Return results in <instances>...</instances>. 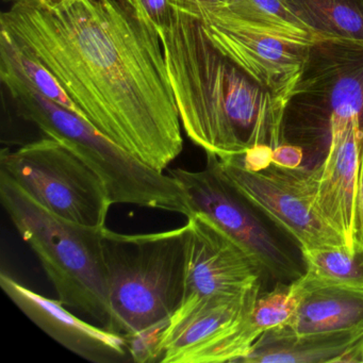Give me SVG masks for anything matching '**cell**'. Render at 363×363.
I'll use <instances>...</instances> for the list:
<instances>
[{
  "label": "cell",
  "mask_w": 363,
  "mask_h": 363,
  "mask_svg": "<svg viewBox=\"0 0 363 363\" xmlns=\"http://www.w3.org/2000/svg\"><path fill=\"white\" fill-rule=\"evenodd\" d=\"M0 27L60 82L84 118L164 172L182 154L179 112L158 31L128 0L16 4Z\"/></svg>",
  "instance_id": "1"
},
{
  "label": "cell",
  "mask_w": 363,
  "mask_h": 363,
  "mask_svg": "<svg viewBox=\"0 0 363 363\" xmlns=\"http://www.w3.org/2000/svg\"><path fill=\"white\" fill-rule=\"evenodd\" d=\"M158 33L180 123L195 145L226 159L281 144L288 105L223 55L201 20L174 9Z\"/></svg>",
  "instance_id": "2"
},
{
  "label": "cell",
  "mask_w": 363,
  "mask_h": 363,
  "mask_svg": "<svg viewBox=\"0 0 363 363\" xmlns=\"http://www.w3.org/2000/svg\"><path fill=\"white\" fill-rule=\"evenodd\" d=\"M0 199L21 237L37 254L59 299L111 330L104 227L84 226L52 213L1 172Z\"/></svg>",
  "instance_id": "3"
},
{
  "label": "cell",
  "mask_w": 363,
  "mask_h": 363,
  "mask_svg": "<svg viewBox=\"0 0 363 363\" xmlns=\"http://www.w3.org/2000/svg\"><path fill=\"white\" fill-rule=\"evenodd\" d=\"M188 225L124 235L104 227L111 330L129 337L169 323L184 292Z\"/></svg>",
  "instance_id": "4"
},
{
  "label": "cell",
  "mask_w": 363,
  "mask_h": 363,
  "mask_svg": "<svg viewBox=\"0 0 363 363\" xmlns=\"http://www.w3.org/2000/svg\"><path fill=\"white\" fill-rule=\"evenodd\" d=\"M16 112L46 137L67 146L101 178L113 203H130L192 214L188 196L172 175L131 156L90 122L46 97L18 86H7Z\"/></svg>",
  "instance_id": "5"
},
{
  "label": "cell",
  "mask_w": 363,
  "mask_h": 363,
  "mask_svg": "<svg viewBox=\"0 0 363 363\" xmlns=\"http://www.w3.org/2000/svg\"><path fill=\"white\" fill-rule=\"evenodd\" d=\"M206 155L203 171L169 169L184 188L192 213L207 216L243 250L260 272L264 288L267 284H291L301 278L305 264L296 244L226 179L218 157Z\"/></svg>",
  "instance_id": "6"
},
{
  "label": "cell",
  "mask_w": 363,
  "mask_h": 363,
  "mask_svg": "<svg viewBox=\"0 0 363 363\" xmlns=\"http://www.w3.org/2000/svg\"><path fill=\"white\" fill-rule=\"evenodd\" d=\"M0 172L52 213L84 226H106L113 203L105 182L57 140L45 135L1 150Z\"/></svg>",
  "instance_id": "7"
},
{
  "label": "cell",
  "mask_w": 363,
  "mask_h": 363,
  "mask_svg": "<svg viewBox=\"0 0 363 363\" xmlns=\"http://www.w3.org/2000/svg\"><path fill=\"white\" fill-rule=\"evenodd\" d=\"M218 163L226 179L301 252L348 247L345 239L325 220L316 206L320 164L313 169H289L272 163L267 169L255 172L233 158H218Z\"/></svg>",
  "instance_id": "8"
},
{
  "label": "cell",
  "mask_w": 363,
  "mask_h": 363,
  "mask_svg": "<svg viewBox=\"0 0 363 363\" xmlns=\"http://www.w3.org/2000/svg\"><path fill=\"white\" fill-rule=\"evenodd\" d=\"M201 21L208 39L223 55L289 105L314 43L276 35L223 8L206 12Z\"/></svg>",
  "instance_id": "9"
},
{
  "label": "cell",
  "mask_w": 363,
  "mask_h": 363,
  "mask_svg": "<svg viewBox=\"0 0 363 363\" xmlns=\"http://www.w3.org/2000/svg\"><path fill=\"white\" fill-rule=\"evenodd\" d=\"M186 225L184 292L180 306L240 296L259 284L264 288L256 265L210 218L194 212Z\"/></svg>",
  "instance_id": "10"
},
{
  "label": "cell",
  "mask_w": 363,
  "mask_h": 363,
  "mask_svg": "<svg viewBox=\"0 0 363 363\" xmlns=\"http://www.w3.org/2000/svg\"><path fill=\"white\" fill-rule=\"evenodd\" d=\"M290 103L299 104L328 128L331 118H359L363 128V44L337 40L312 44Z\"/></svg>",
  "instance_id": "11"
},
{
  "label": "cell",
  "mask_w": 363,
  "mask_h": 363,
  "mask_svg": "<svg viewBox=\"0 0 363 363\" xmlns=\"http://www.w3.org/2000/svg\"><path fill=\"white\" fill-rule=\"evenodd\" d=\"M0 286L31 322L84 360L94 363L133 361L126 335L80 320L60 299L43 296L4 272L0 274Z\"/></svg>",
  "instance_id": "12"
},
{
  "label": "cell",
  "mask_w": 363,
  "mask_h": 363,
  "mask_svg": "<svg viewBox=\"0 0 363 363\" xmlns=\"http://www.w3.org/2000/svg\"><path fill=\"white\" fill-rule=\"evenodd\" d=\"M262 290L259 284L240 296L179 306L161 335L159 362L201 363L203 354L252 309Z\"/></svg>",
  "instance_id": "13"
},
{
  "label": "cell",
  "mask_w": 363,
  "mask_h": 363,
  "mask_svg": "<svg viewBox=\"0 0 363 363\" xmlns=\"http://www.w3.org/2000/svg\"><path fill=\"white\" fill-rule=\"evenodd\" d=\"M329 147L320 164L316 206L327 223L354 250V216L363 128L359 118H331Z\"/></svg>",
  "instance_id": "14"
},
{
  "label": "cell",
  "mask_w": 363,
  "mask_h": 363,
  "mask_svg": "<svg viewBox=\"0 0 363 363\" xmlns=\"http://www.w3.org/2000/svg\"><path fill=\"white\" fill-rule=\"evenodd\" d=\"M238 362H363V329L298 335L281 325L265 331Z\"/></svg>",
  "instance_id": "15"
},
{
  "label": "cell",
  "mask_w": 363,
  "mask_h": 363,
  "mask_svg": "<svg viewBox=\"0 0 363 363\" xmlns=\"http://www.w3.org/2000/svg\"><path fill=\"white\" fill-rule=\"evenodd\" d=\"M297 295L286 326L298 335L363 329V292L309 281L292 282Z\"/></svg>",
  "instance_id": "16"
},
{
  "label": "cell",
  "mask_w": 363,
  "mask_h": 363,
  "mask_svg": "<svg viewBox=\"0 0 363 363\" xmlns=\"http://www.w3.org/2000/svg\"><path fill=\"white\" fill-rule=\"evenodd\" d=\"M320 40L363 44V0H282Z\"/></svg>",
  "instance_id": "17"
},
{
  "label": "cell",
  "mask_w": 363,
  "mask_h": 363,
  "mask_svg": "<svg viewBox=\"0 0 363 363\" xmlns=\"http://www.w3.org/2000/svg\"><path fill=\"white\" fill-rule=\"evenodd\" d=\"M0 77L4 86L33 91L86 120L60 82L39 61L23 52L6 31L0 33Z\"/></svg>",
  "instance_id": "18"
},
{
  "label": "cell",
  "mask_w": 363,
  "mask_h": 363,
  "mask_svg": "<svg viewBox=\"0 0 363 363\" xmlns=\"http://www.w3.org/2000/svg\"><path fill=\"white\" fill-rule=\"evenodd\" d=\"M303 277L315 284L363 292V250L346 246L301 250Z\"/></svg>",
  "instance_id": "19"
},
{
  "label": "cell",
  "mask_w": 363,
  "mask_h": 363,
  "mask_svg": "<svg viewBox=\"0 0 363 363\" xmlns=\"http://www.w3.org/2000/svg\"><path fill=\"white\" fill-rule=\"evenodd\" d=\"M220 8L240 20L252 23L282 37L311 43L323 41L299 21L282 0H227Z\"/></svg>",
  "instance_id": "20"
},
{
  "label": "cell",
  "mask_w": 363,
  "mask_h": 363,
  "mask_svg": "<svg viewBox=\"0 0 363 363\" xmlns=\"http://www.w3.org/2000/svg\"><path fill=\"white\" fill-rule=\"evenodd\" d=\"M128 3L157 31L164 28L173 16L171 0H128Z\"/></svg>",
  "instance_id": "21"
},
{
  "label": "cell",
  "mask_w": 363,
  "mask_h": 363,
  "mask_svg": "<svg viewBox=\"0 0 363 363\" xmlns=\"http://www.w3.org/2000/svg\"><path fill=\"white\" fill-rule=\"evenodd\" d=\"M354 247L363 250V140L361 142L358 186L354 201Z\"/></svg>",
  "instance_id": "22"
},
{
  "label": "cell",
  "mask_w": 363,
  "mask_h": 363,
  "mask_svg": "<svg viewBox=\"0 0 363 363\" xmlns=\"http://www.w3.org/2000/svg\"><path fill=\"white\" fill-rule=\"evenodd\" d=\"M273 150L274 148L269 147V146H256L245 152L243 156L231 157V158L237 160L240 164L243 165L250 171H262L273 163L272 161Z\"/></svg>",
  "instance_id": "23"
},
{
  "label": "cell",
  "mask_w": 363,
  "mask_h": 363,
  "mask_svg": "<svg viewBox=\"0 0 363 363\" xmlns=\"http://www.w3.org/2000/svg\"><path fill=\"white\" fill-rule=\"evenodd\" d=\"M227 0H171L174 9L201 20L206 12L223 7Z\"/></svg>",
  "instance_id": "24"
},
{
  "label": "cell",
  "mask_w": 363,
  "mask_h": 363,
  "mask_svg": "<svg viewBox=\"0 0 363 363\" xmlns=\"http://www.w3.org/2000/svg\"><path fill=\"white\" fill-rule=\"evenodd\" d=\"M303 160V148L292 144H279L274 148L272 161L279 167L295 169L301 167Z\"/></svg>",
  "instance_id": "25"
},
{
  "label": "cell",
  "mask_w": 363,
  "mask_h": 363,
  "mask_svg": "<svg viewBox=\"0 0 363 363\" xmlns=\"http://www.w3.org/2000/svg\"><path fill=\"white\" fill-rule=\"evenodd\" d=\"M12 5L16 4H27V5L46 6V7H54L60 5L65 0H6Z\"/></svg>",
  "instance_id": "26"
}]
</instances>
